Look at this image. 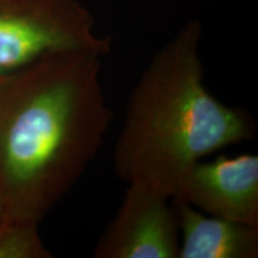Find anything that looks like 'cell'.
<instances>
[{
	"label": "cell",
	"instance_id": "1",
	"mask_svg": "<svg viewBox=\"0 0 258 258\" xmlns=\"http://www.w3.org/2000/svg\"><path fill=\"white\" fill-rule=\"evenodd\" d=\"M102 55L48 53L0 79V207L40 222L83 176L111 123Z\"/></svg>",
	"mask_w": 258,
	"mask_h": 258
},
{
	"label": "cell",
	"instance_id": "2",
	"mask_svg": "<svg viewBox=\"0 0 258 258\" xmlns=\"http://www.w3.org/2000/svg\"><path fill=\"white\" fill-rule=\"evenodd\" d=\"M202 25L190 21L154 54L129 96L115 145L118 178L172 198L194 164L252 140L246 112L219 102L203 84Z\"/></svg>",
	"mask_w": 258,
	"mask_h": 258
},
{
	"label": "cell",
	"instance_id": "3",
	"mask_svg": "<svg viewBox=\"0 0 258 258\" xmlns=\"http://www.w3.org/2000/svg\"><path fill=\"white\" fill-rule=\"evenodd\" d=\"M95 24L80 0H0V79L53 51L108 55L111 37L98 36Z\"/></svg>",
	"mask_w": 258,
	"mask_h": 258
},
{
	"label": "cell",
	"instance_id": "4",
	"mask_svg": "<svg viewBox=\"0 0 258 258\" xmlns=\"http://www.w3.org/2000/svg\"><path fill=\"white\" fill-rule=\"evenodd\" d=\"M171 199L128 184L121 207L99 238L95 258H178L179 231Z\"/></svg>",
	"mask_w": 258,
	"mask_h": 258
},
{
	"label": "cell",
	"instance_id": "5",
	"mask_svg": "<svg viewBox=\"0 0 258 258\" xmlns=\"http://www.w3.org/2000/svg\"><path fill=\"white\" fill-rule=\"evenodd\" d=\"M176 194L206 214L258 227V156L200 160L180 180Z\"/></svg>",
	"mask_w": 258,
	"mask_h": 258
},
{
	"label": "cell",
	"instance_id": "6",
	"mask_svg": "<svg viewBox=\"0 0 258 258\" xmlns=\"http://www.w3.org/2000/svg\"><path fill=\"white\" fill-rule=\"evenodd\" d=\"M178 258H256L258 227L206 214L176 194Z\"/></svg>",
	"mask_w": 258,
	"mask_h": 258
},
{
	"label": "cell",
	"instance_id": "7",
	"mask_svg": "<svg viewBox=\"0 0 258 258\" xmlns=\"http://www.w3.org/2000/svg\"><path fill=\"white\" fill-rule=\"evenodd\" d=\"M37 222L5 219L0 226V258H51L37 231Z\"/></svg>",
	"mask_w": 258,
	"mask_h": 258
},
{
	"label": "cell",
	"instance_id": "8",
	"mask_svg": "<svg viewBox=\"0 0 258 258\" xmlns=\"http://www.w3.org/2000/svg\"><path fill=\"white\" fill-rule=\"evenodd\" d=\"M5 219H6V217H5V214H4V212H3V209H2V207H0V226L3 225V222L5 221Z\"/></svg>",
	"mask_w": 258,
	"mask_h": 258
}]
</instances>
